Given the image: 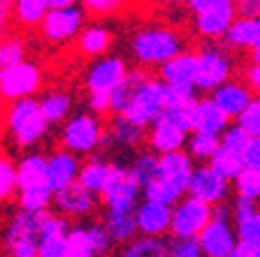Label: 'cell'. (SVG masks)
Wrapping results in <instances>:
<instances>
[{"mask_svg": "<svg viewBox=\"0 0 260 257\" xmlns=\"http://www.w3.org/2000/svg\"><path fill=\"white\" fill-rule=\"evenodd\" d=\"M188 47V35L179 26L165 21H144L130 32L128 51L135 65L156 72L165 60L177 56Z\"/></svg>", "mask_w": 260, "mask_h": 257, "instance_id": "cell-1", "label": "cell"}, {"mask_svg": "<svg viewBox=\"0 0 260 257\" xmlns=\"http://www.w3.org/2000/svg\"><path fill=\"white\" fill-rule=\"evenodd\" d=\"M3 128H5L14 149L30 151V149H38L47 139L51 123L44 116L40 97L32 95V97H19V100L7 102Z\"/></svg>", "mask_w": 260, "mask_h": 257, "instance_id": "cell-2", "label": "cell"}, {"mask_svg": "<svg viewBox=\"0 0 260 257\" xmlns=\"http://www.w3.org/2000/svg\"><path fill=\"white\" fill-rule=\"evenodd\" d=\"M58 146L75 151L77 156L88 158L107 149V118L91 109H79L60 123Z\"/></svg>", "mask_w": 260, "mask_h": 257, "instance_id": "cell-3", "label": "cell"}, {"mask_svg": "<svg viewBox=\"0 0 260 257\" xmlns=\"http://www.w3.org/2000/svg\"><path fill=\"white\" fill-rule=\"evenodd\" d=\"M42 213L16 204L0 225V252L10 257H38L42 236Z\"/></svg>", "mask_w": 260, "mask_h": 257, "instance_id": "cell-4", "label": "cell"}, {"mask_svg": "<svg viewBox=\"0 0 260 257\" xmlns=\"http://www.w3.org/2000/svg\"><path fill=\"white\" fill-rule=\"evenodd\" d=\"M88 14L84 12L81 5H70V7H51L47 16L42 19L40 28L35 35L40 42L47 44L49 49H65L72 47L81 28L86 26Z\"/></svg>", "mask_w": 260, "mask_h": 257, "instance_id": "cell-5", "label": "cell"}, {"mask_svg": "<svg viewBox=\"0 0 260 257\" xmlns=\"http://www.w3.org/2000/svg\"><path fill=\"white\" fill-rule=\"evenodd\" d=\"M205 257H233L235 246L239 243L237 227L233 220V206L221 202L214 206V218L198 234Z\"/></svg>", "mask_w": 260, "mask_h": 257, "instance_id": "cell-6", "label": "cell"}, {"mask_svg": "<svg viewBox=\"0 0 260 257\" xmlns=\"http://www.w3.org/2000/svg\"><path fill=\"white\" fill-rule=\"evenodd\" d=\"M198 58H200V67H198L195 88L200 93H211L216 86L235 77L233 49L223 42H202L198 47Z\"/></svg>", "mask_w": 260, "mask_h": 257, "instance_id": "cell-7", "label": "cell"}, {"mask_svg": "<svg viewBox=\"0 0 260 257\" xmlns=\"http://www.w3.org/2000/svg\"><path fill=\"white\" fill-rule=\"evenodd\" d=\"M114 241L105 227L103 218L77 220L68 230L65 257H103L114 250Z\"/></svg>", "mask_w": 260, "mask_h": 257, "instance_id": "cell-8", "label": "cell"}, {"mask_svg": "<svg viewBox=\"0 0 260 257\" xmlns=\"http://www.w3.org/2000/svg\"><path fill=\"white\" fill-rule=\"evenodd\" d=\"M144 193H142V183L135 178V174L130 171L128 162L112 160V174H109L107 186L100 193V202L103 209L114 211H135L137 204L142 202Z\"/></svg>", "mask_w": 260, "mask_h": 257, "instance_id": "cell-9", "label": "cell"}, {"mask_svg": "<svg viewBox=\"0 0 260 257\" xmlns=\"http://www.w3.org/2000/svg\"><path fill=\"white\" fill-rule=\"evenodd\" d=\"M165 109H168V84L153 72L142 84V88L137 91V95L133 97V102L128 104V109L123 114L128 118H133L135 123L149 128L153 121H158L162 116Z\"/></svg>", "mask_w": 260, "mask_h": 257, "instance_id": "cell-10", "label": "cell"}, {"mask_svg": "<svg viewBox=\"0 0 260 257\" xmlns=\"http://www.w3.org/2000/svg\"><path fill=\"white\" fill-rule=\"evenodd\" d=\"M128 70V60L119 54H105L91 58L81 72V88L84 93H112Z\"/></svg>", "mask_w": 260, "mask_h": 257, "instance_id": "cell-11", "label": "cell"}, {"mask_svg": "<svg viewBox=\"0 0 260 257\" xmlns=\"http://www.w3.org/2000/svg\"><path fill=\"white\" fill-rule=\"evenodd\" d=\"M47 84V72H44L40 60L26 58L19 65H14L12 70H7L0 77V91L10 100H19V97H32L40 95Z\"/></svg>", "mask_w": 260, "mask_h": 257, "instance_id": "cell-12", "label": "cell"}, {"mask_svg": "<svg viewBox=\"0 0 260 257\" xmlns=\"http://www.w3.org/2000/svg\"><path fill=\"white\" fill-rule=\"evenodd\" d=\"M100 206H103L100 195L93 193V190H88V188L77 178V181L68 183L65 188L56 190L54 193V206H51V209L58 211V213H63V215H68L72 223H77V220L93 218Z\"/></svg>", "mask_w": 260, "mask_h": 257, "instance_id": "cell-13", "label": "cell"}, {"mask_svg": "<svg viewBox=\"0 0 260 257\" xmlns=\"http://www.w3.org/2000/svg\"><path fill=\"white\" fill-rule=\"evenodd\" d=\"M211 218H214V204L186 193L172 206V230H170V234L198 236Z\"/></svg>", "mask_w": 260, "mask_h": 257, "instance_id": "cell-14", "label": "cell"}, {"mask_svg": "<svg viewBox=\"0 0 260 257\" xmlns=\"http://www.w3.org/2000/svg\"><path fill=\"white\" fill-rule=\"evenodd\" d=\"M188 193L216 206V204L230 199V195H233V181L228 176H223L211 162H198L193 171V178H190Z\"/></svg>", "mask_w": 260, "mask_h": 257, "instance_id": "cell-15", "label": "cell"}, {"mask_svg": "<svg viewBox=\"0 0 260 257\" xmlns=\"http://www.w3.org/2000/svg\"><path fill=\"white\" fill-rule=\"evenodd\" d=\"M235 19H237V7H235L233 0V3H225V5L205 10L200 14H193L190 16V32L200 42H221Z\"/></svg>", "mask_w": 260, "mask_h": 257, "instance_id": "cell-16", "label": "cell"}, {"mask_svg": "<svg viewBox=\"0 0 260 257\" xmlns=\"http://www.w3.org/2000/svg\"><path fill=\"white\" fill-rule=\"evenodd\" d=\"M107 146L114 151H135L146 146V128L135 123L125 114H109L107 116Z\"/></svg>", "mask_w": 260, "mask_h": 257, "instance_id": "cell-17", "label": "cell"}, {"mask_svg": "<svg viewBox=\"0 0 260 257\" xmlns=\"http://www.w3.org/2000/svg\"><path fill=\"white\" fill-rule=\"evenodd\" d=\"M190 130H186L184 125H179L177 121H172L170 116L162 114L158 121H153L146 128V149L156 151L158 156L162 153H172V151L186 149Z\"/></svg>", "mask_w": 260, "mask_h": 257, "instance_id": "cell-18", "label": "cell"}, {"mask_svg": "<svg viewBox=\"0 0 260 257\" xmlns=\"http://www.w3.org/2000/svg\"><path fill=\"white\" fill-rule=\"evenodd\" d=\"M72 220L58 211L49 209L42 215V236H40L38 257H65V243H68V230Z\"/></svg>", "mask_w": 260, "mask_h": 257, "instance_id": "cell-19", "label": "cell"}, {"mask_svg": "<svg viewBox=\"0 0 260 257\" xmlns=\"http://www.w3.org/2000/svg\"><path fill=\"white\" fill-rule=\"evenodd\" d=\"M81 160L84 158L77 156L75 151L65 149V146L49 151L47 153V183L51 186L54 193L79 178Z\"/></svg>", "mask_w": 260, "mask_h": 257, "instance_id": "cell-20", "label": "cell"}, {"mask_svg": "<svg viewBox=\"0 0 260 257\" xmlns=\"http://www.w3.org/2000/svg\"><path fill=\"white\" fill-rule=\"evenodd\" d=\"M75 54L81 58H98V56H105L112 51L114 47V32L109 26H105L100 19H91L86 21V26L81 28V32L75 40Z\"/></svg>", "mask_w": 260, "mask_h": 257, "instance_id": "cell-21", "label": "cell"}, {"mask_svg": "<svg viewBox=\"0 0 260 257\" xmlns=\"http://www.w3.org/2000/svg\"><path fill=\"white\" fill-rule=\"evenodd\" d=\"M135 220L140 234L168 236L172 230V206L142 197V202L135 209Z\"/></svg>", "mask_w": 260, "mask_h": 257, "instance_id": "cell-22", "label": "cell"}, {"mask_svg": "<svg viewBox=\"0 0 260 257\" xmlns=\"http://www.w3.org/2000/svg\"><path fill=\"white\" fill-rule=\"evenodd\" d=\"M198 162L190 158V153L186 149L172 151V153H162L160 156V167H158V176L165 178L170 186H174L179 193H188L190 178Z\"/></svg>", "mask_w": 260, "mask_h": 257, "instance_id": "cell-23", "label": "cell"}, {"mask_svg": "<svg viewBox=\"0 0 260 257\" xmlns=\"http://www.w3.org/2000/svg\"><path fill=\"white\" fill-rule=\"evenodd\" d=\"M207 95H211L214 100H216V104L223 109V112L228 114V116L237 118L239 114L244 112V107L251 102V97L255 95L253 91H251V86L246 84L244 79H237V77H230L228 81H223L221 86H216L211 93H207Z\"/></svg>", "mask_w": 260, "mask_h": 257, "instance_id": "cell-24", "label": "cell"}, {"mask_svg": "<svg viewBox=\"0 0 260 257\" xmlns=\"http://www.w3.org/2000/svg\"><path fill=\"white\" fill-rule=\"evenodd\" d=\"M198 67H200L198 49L186 47L184 51H179L177 56L165 60L156 70V75L160 77L165 84H195V79H198Z\"/></svg>", "mask_w": 260, "mask_h": 257, "instance_id": "cell-25", "label": "cell"}, {"mask_svg": "<svg viewBox=\"0 0 260 257\" xmlns=\"http://www.w3.org/2000/svg\"><path fill=\"white\" fill-rule=\"evenodd\" d=\"M230 123H233V118L218 107L214 97L207 95V93L198 95V100L193 104V130H198V132H211L221 137Z\"/></svg>", "mask_w": 260, "mask_h": 257, "instance_id": "cell-26", "label": "cell"}, {"mask_svg": "<svg viewBox=\"0 0 260 257\" xmlns=\"http://www.w3.org/2000/svg\"><path fill=\"white\" fill-rule=\"evenodd\" d=\"M221 42L233 51H246V54L251 49L260 47V16L237 14V19L233 21L230 30L225 32V38Z\"/></svg>", "mask_w": 260, "mask_h": 257, "instance_id": "cell-27", "label": "cell"}, {"mask_svg": "<svg viewBox=\"0 0 260 257\" xmlns=\"http://www.w3.org/2000/svg\"><path fill=\"white\" fill-rule=\"evenodd\" d=\"M40 104L51 125H60L75 109V93L65 86H49L40 93Z\"/></svg>", "mask_w": 260, "mask_h": 257, "instance_id": "cell-28", "label": "cell"}, {"mask_svg": "<svg viewBox=\"0 0 260 257\" xmlns=\"http://www.w3.org/2000/svg\"><path fill=\"white\" fill-rule=\"evenodd\" d=\"M151 75H153V70H149V67L130 65V70L125 72V77L112 91V114H123L128 109V104L133 102V97L137 95V91L142 88V84Z\"/></svg>", "mask_w": 260, "mask_h": 257, "instance_id": "cell-29", "label": "cell"}, {"mask_svg": "<svg viewBox=\"0 0 260 257\" xmlns=\"http://www.w3.org/2000/svg\"><path fill=\"white\" fill-rule=\"evenodd\" d=\"M51 10V0H14L12 5V23L23 32L35 35L42 19Z\"/></svg>", "mask_w": 260, "mask_h": 257, "instance_id": "cell-30", "label": "cell"}, {"mask_svg": "<svg viewBox=\"0 0 260 257\" xmlns=\"http://www.w3.org/2000/svg\"><path fill=\"white\" fill-rule=\"evenodd\" d=\"M30 51V32H23L19 28H12L5 38L0 40V77L14 65L28 58Z\"/></svg>", "mask_w": 260, "mask_h": 257, "instance_id": "cell-31", "label": "cell"}, {"mask_svg": "<svg viewBox=\"0 0 260 257\" xmlns=\"http://www.w3.org/2000/svg\"><path fill=\"white\" fill-rule=\"evenodd\" d=\"M103 223L107 227L109 236H112L114 246H125L133 236L140 234L137 230L135 211H114V209H103Z\"/></svg>", "mask_w": 260, "mask_h": 257, "instance_id": "cell-32", "label": "cell"}, {"mask_svg": "<svg viewBox=\"0 0 260 257\" xmlns=\"http://www.w3.org/2000/svg\"><path fill=\"white\" fill-rule=\"evenodd\" d=\"M16 174H19V190L47 183V153H40L38 149L26 151L16 160Z\"/></svg>", "mask_w": 260, "mask_h": 257, "instance_id": "cell-33", "label": "cell"}, {"mask_svg": "<svg viewBox=\"0 0 260 257\" xmlns=\"http://www.w3.org/2000/svg\"><path fill=\"white\" fill-rule=\"evenodd\" d=\"M109 174H112V160L103 156H88L81 160V169H79V181L93 190V193H103V188L107 186Z\"/></svg>", "mask_w": 260, "mask_h": 257, "instance_id": "cell-34", "label": "cell"}, {"mask_svg": "<svg viewBox=\"0 0 260 257\" xmlns=\"http://www.w3.org/2000/svg\"><path fill=\"white\" fill-rule=\"evenodd\" d=\"M119 255H123V257H170L168 236L137 234L125 246L119 248Z\"/></svg>", "mask_w": 260, "mask_h": 257, "instance_id": "cell-35", "label": "cell"}, {"mask_svg": "<svg viewBox=\"0 0 260 257\" xmlns=\"http://www.w3.org/2000/svg\"><path fill=\"white\" fill-rule=\"evenodd\" d=\"M14 204L23 206L28 211H49L54 206V190L49 183H40V186H30V188H21L19 193H16V199Z\"/></svg>", "mask_w": 260, "mask_h": 257, "instance_id": "cell-36", "label": "cell"}, {"mask_svg": "<svg viewBox=\"0 0 260 257\" xmlns=\"http://www.w3.org/2000/svg\"><path fill=\"white\" fill-rule=\"evenodd\" d=\"M128 167H130V171L135 174V178L142 183V188L146 186V183L151 181V178H156L158 176V167H160V156H158L156 151H151V149H140V151H135V156L130 158V162H128Z\"/></svg>", "mask_w": 260, "mask_h": 257, "instance_id": "cell-37", "label": "cell"}, {"mask_svg": "<svg viewBox=\"0 0 260 257\" xmlns=\"http://www.w3.org/2000/svg\"><path fill=\"white\" fill-rule=\"evenodd\" d=\"M221 146V137L218 134H211V132H193L188 134V141H186V151L190 153L195 162H209L211 156L218 151Z\"/></svg>", "mask_w": 260, "mask_h": 257, "instance_id": "cell-38", "label": "cell"}, {"mask_svg": "<svg viewBox=\"0 0 260 257\" xmlns=\"http://www.w3.org/2000/svg\"><path fill=\"white\" fill-rule=\"evenodd\" d=\"M19 193V174H16V160L10 153L0 149V202H14Z\"/></svg>", "mask_w": 260, "mask_h": 257, "instance_id": "cell-39", "label": "cell"}, {"mask_svg": "<svg viewBox=\"0 0 260 257\" xmlns=\"http://www.w3.org/2000/svg\"><path fill=\"white\" fill-rule=\"evenodd\" d=\"M211 165L216 167L218 171H221L223 176H228L230 181H233L235 176H237L239 171L246 167V162H244V153L242 151H235L230 149V146H218V151L211 156Z\"/></svg>", "mask_w": 260, "mask_h": 257, "instance_id": "cell-40", "label": "cell"}, {"mask_svg": "<svg viewBox=\"0 0 260 257\" xmlns=\"http://www.w3.org/2000/svg\"><path fill=\"white\" fill-rule=\"evenodd\" d=\"M130 0H81L79 5L84 7V12L88 14V19H100L107 21L112 16H119L121 12H125Z\"/></svg>", "mask_w": 260, "mask_h": 257, "instance_id": "cell-41", "label": "cell"}, {"mask_svg": "<svg viewBox=\"0 0 260 257\" xmlns=\"http://www.w3.org/2000/svg\"><path fill=\"white\" fill-rule=\"evenodd\" d=\"M142 193H144L146 199H153V202L168 204V206H174L179 199L184 197V193H179L177 188L170 186V183L165 181V178H160V176L151 178V181L142 188Z\"/></svg>", "mask_w": 260, "mask_h": 257, "instance_id": "cell-42", "label": "cell"}, {"mask_svg": "<svg viewBox=\"0 0 260 257\" xmlns=\"http://www.w3.org/2000/svg\"><path fill=\"white\" fill-rule=\"evenodd\" d=\"M233 195H242L253 202L260 199V169L244 167L237 176L233 178Z\"/></svg>", "mask_w": 260, "mask_h": 257, "instance_id": "cell-43", "label": "cell"}, {"mask_svg": "<svg viewBox=\"0 0 260 257\" xmlns=\"http://www.w3.org/2000/svg\"><path fill=\"white\" fill-rule=\"evenodd\" d=\"M168 252L170 257H202L200 239L186 234H168Z\"/></svg>", "mask_w": 260, "mask_h": 257, "instance_id": "cell-44", "label": "cell"}, {"mask_svg": "<svg viewBox=\"0 0 260 257\" xmlns=\"http://www.w3.org/2000/svg\"><path fill=\"white\" fill-rule=\"evenodd\" d=\"M251 137H260V95H253L251 102L244 107V112L235 118Z\"/></svg>", "mask_w": 260, "mask_h": 257, "instance_id": "cell-45", "label": "cell"}, {"mask_svg": "<svg viewBox=\"0 0 260 257\" xmlns=\"http://www.w3.org/2000/svg\"><path fill=\"white\" fill-rule=\"evenodd\" d=\"M195 84H168V107H188L198 100Z\"/></svg>", "mask_w": 260, "mask_h": 257, "instance_id": "cell-46", "label": "cell"}, {"mask_svg": "<svg viewBox=\"0 0 260 257\" xmlns=\"http://www.w3.org/2000/svg\"><path fill=\"white\" fill-rule=\"evenodd\" d=\"M235 227H237L239 241H249V243H258L260 246V209L251 211L246 218L237 220Z\"/></svg>", "mask_w": 260, "mask_h": 257, "instance_id": "cell-47", "label": "cell"}, {"mask_svg": "<svg viewBox=\"0 0 260 257\" xmlns=\"http://www.w3.org/2000/svg\"><path fill=\"white\" fill-rule=\"evenodd\" d=\"M249 139H251V134L246 132L237 121H233V123L225 128V132L221 134V144L223 146H230V149L242 151V153H244V149H246V144H249Z\"/></svg>", "mask_w": 260, "mask_h": 257, "instance_id": "cell-48", "label": "cell"}, {"mask_svg": "<svg viewBox=\"0 0 260 257\" xmlns=\"http://www.w3.org/2000/svg\"><path fill=\"white\" fill-rule=\"evenodd\" d=\"M84 102H86V109H91V112L100 114L105 118L112 114V93H86Z\"/></svg>", "mask_w": 260, "mask_h": 257, "instance_id": "cell-49", "label": "cell"}, {"mask_svg": "<svg viewBox=\"0 0 260 257\" xmlns=\"http://www.w3.org/2000/svg\"><path fill=\"white\" fill-rule=\"evenodd\" d=\"M230 206H233V220L237 223V220L246 218L251 211L258 209V202H253V199H249V197H242V195H233Z\"/></svg>", "mask_w": 260, "mask_h": 257, "instance_id": "cell-50", "label": "cell"}, {"mask_svg": "<svg viewBox=\"0 0 260 257\" xmlns=\"http://www.w3.org/2000/svg\"><path fill=\"white\" fill-rule=\"evenodd\" d=\"M244 162L246 167L260 169V137H251L246 149H244Z\"/></svg>", "mask_w": 260, "mask_h": 257, "instance_id": "cell-51", "label": "cell"}, {"mask_svg": "<svg viewBox=\"0 0 260 257\" xmlns=\"http://www.w3.org/2000/svg\"><path fill=\"white\" fill-rule=\"evenodd\" d=\"M242 79L251 86V91H253L255 95H260V63L249 60V65H246L242 72Z\"/></svg>", "mask_w": 260, "mask_h": 257, "instance_id": "cell-52", "label": "cell"}, {"mask_svg": "<svg viewBox=\"0 0 260 257\" xmlns=\"http://www.w3.org/2000/svg\"><path fill=\"white\" fill-rule=\"evenodd\" d=\"M225 3H233V0H186L184 10L193 16V14H200V12H205V10H211V7L225 5Z\"/></svg>", "mask_w": 260, "mask_h": 257, "instance_id": "cell-53", "label": "cell"}, {"mask_svg": "<svg viewBox=\"0 0 260 257\" xmlns=\"http://www.w3.org/2000/svg\"><path fill=\"white\" fill-rule=\"evenodd\" d=\"M12 28H14V23H12V3L0 0V40L5 38Z\"/></svg>", "mask_w": 260, "mask_h": 257, "instance_id": "cell-54", "label": "cell"}, {"mask_svg": "<svg viewBox=\"0 0 260 257\" xmlns=\"http://www.w3.org/2000/svg\"><path fill=\"white\" fill-rule=\"evenodd\" d=\"M235 7L242 16H260V0H235Z\"/></svg>", "mask_w": 260, "mask_h": 257, "instance_id": "cell-55", "label": "cell"}, {"mask_svg": "<svg viewBox=\"0 0 260 257\" xmlns=\"http://www.w3.org/2000/svg\"><path fill=\"white\" fill-rule=\"evenodd\" d=\"M233 257H260V246L258 243H249V241H239L235 246Z\"/></svg>", "mask_w": 260, "mask_h": 257, "instance_id": "cell-56", "label": "cell"}, {"mask_svg": "<svg viewBox=\"0 0 260 257\" xmlns=\"http://www.w3.org/2000/svg\"><path fill=\"white\" fill-rule=\"evenodd\" d=\"M153 7L158 10H179V7H186V0H149Z\"/></svg>", "mask_w": 260, "mask_h": 257, "instance_id": "cell-57", "label": "cell"}, {"mask_svg": "<svg viewBox=\"0 0 260 257\" xmlns=\"http://www.w3.org/2000/svg\"><path fill=\"white\" fill-rule=\"evenodd\" d=\"M81 0H51V7H70V5H79Z\"/></svg>", "mask_w": 260, "mask_h": 257, "instance_id": "cell-58", "label": "cell"}, {"mask_svg": "<svg viewBox=\"0 0 260 257\" xmlns=\"http://www.w3.org/2000/svg\"><path fill=\"white\" fill-rule=\"evenodd\" d=\"M5 109H7V97L3 95V91H0V125L5 121Z\"/></svg>", "mask_w": 260, "mask_h": 257, "instance_id": "cell-59", "label": "cell"}, {"mask_svg": "<svg viewBox=\"0 0 260 257\" xmlns=\"http://www.w3.org/2000/svg\"><path fill=\"white\" fill-rule=\"evenodd\" d=\"M249 60H253V63H260V47L251 49V51H249Z\"/></svg>", "mask_w": 260, "mask_h": 257, "instance_id": "cell-60", "label": "cell"}, {"mask_svg": "<svg viewBox=\"0 0 260 257\" xmlns=\"http://www.w3.org/2000/svg\"><path fill=\"white\" fill-rule=\"evenodd\" d=\"M0 204H3V202H0Z\"/></svg>", "mask_w": 260, "mask_h": 257, "instance_id": "cell-61", "label": "cell"}]
</instances>
